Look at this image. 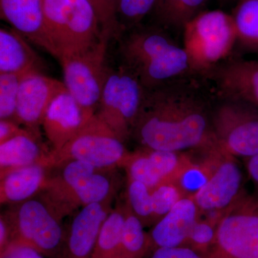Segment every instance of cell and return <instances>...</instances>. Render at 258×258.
Wrapping results in <instances>:
<instances>
[{
  "instance_id": "cell-26",
  "label": "cell",
  "mask_w": 258,
  "mask_h": 258,
  "mask_svg": "<svg viewBox=\"0 0 258 258\" xmlns=\"http://www.w3.org/2000/svg\"><path fill=\"white\" fill-rule=\"evenodd\" d=\"M125 203L144 227L154 225L152 190L147 185L127 177Z\"/></svg>"
},
{
  "instance_id": "cell-12",
  "label": "cell",
  "mask_w": 258,
  "mask_h": 258,
  "mask_svg": "<svg viewBox=\"0 0 258 258\" xmlns=\"http://www.w3.org/2000/svg\"><path fill=\"white\" fill-rule=\"evenodd\" d=\"M247 195L236 157L222 150L211 177L193 198L202 216L225 212Z\"/></svg>"
},
{
  "instance_id": "cell-4",
  "label": "cell",
  "mask_w": 258,
  "mask_h": 258,
  "mask_svg": "<svg viewBox=\"0 0 258 258\" xmlns=\"http://www.w3.org/2000/svg\"><path fill=\"white\" fill-rule=\"evenodd\" d=\"M182 32L183 47L193 70L203 78L229 59L237 44L233 18L222 10H204Z\"/></svg>"
},
{
  "instance_id": "cell-15",
  "label": "cell",
  "mask_w": 258,
  "mask_h": 258,
  "mask_svg": "<svg viewBox=\"0 0 258 258\" xmlns=\"http://www.w3.org/2000/svg\"><path fill=\"white\" fill-rule=\"evenodd\" d=\"M114 199L86 205L74 217L58 258H91L103 222Z\"/></svg>"
},
{
  "instance_id": "cell-10",
  "label": "cell",
  "mask_w": 258,
  "mask_h": 258,
  "mask_svg": "<svg viewBox=\"0 0 258 258\" xmlns=\"http://www.w3.org/2000/svg\"><path fill=\"white\" fill-rule=\"evenodd\" d=\"M206 258H258V202L247 195L224 214Z\"/></svg>"
},
{
  "instance_id": "cell-25",
  "label": "cell",
  "mask_w": 258,
  "mask_h": 258,
  "mask_svg": "<svg viewBox=\"0 0 258 258\" xmlns=\"http://www.w3.org/2000/svg\"><path fill=\"white\" fill-rule=\"evenodd\" d=\"M125 201V222L122 236L120 258H145L152 253L149 232Z\"/></svg>"
},
{
  "instance_id": "cell-37",
  "label": "cell",
  "mask_w": 258,
  "mask_h": 258,
  "mask_svg": "<svg viewBox=\"0 0 258 258\" xmlns=\"http://www.w3.org/2000/svg\"><path fill=\"white\" fill-rule=\"evenodd\" d=\"M245 159L247 160L246 167L247 174L254 186V195L252 196L258 202V153L255 155Z\"/></svg>"
},
{
  "instance_id": "cell-21",
  "label": "cell",
  "mask_w": 258,
  "mask_h": 258,
  "mask_svg": "<svg viewBox=\"0 0 258 258\" xmlns=\"http://www.w3.org/2000/svg\"><path fill=\"white\" fill-rule=\"evenodd\" d=\"M41 135L29 132L0 144V176L10 171L42 163L50 153Z\"/></svg>"
},
{
  "instance_id": "cell-17",
  "label": "cell",
  "mask_w": 258,
  "mask_h": 258,
  "mask_svg": "<svg viewBox=\"0 0 258 258\" xmlns=\"http://www.w3.org/2000/svg\"><path fill=\"white\" fill-rule=\"evenodd\" d=\"M200 217L193 198L181 199L149 232L152 252L160 247H186L194 226Z\"/></svg>"
},
{
  "instance_id": "cell-18",
  "label": "cell",
  "mask_w": 258,
  "mask_h": 258,
  "mask_svg": "<svg viewBox=\"0 0 258 258\" xmlns=\"http://www.w3.org/2000/svg\"><path fill=\"white\" fill-rule=\"evenodd\" d=\"M0 15L3 20L27 40L51 55L43 0H0Z\"/></svg>"
},
{
  "instance_id": "cell-34",
  "label": "cell",
  "mask_w": 258,
  "mask_h": 258,
  "mask_svg": "<svg viewBox=\"0 0 258 258\" xmlns=\"http://www.w3.org/2000/svg\"><path fill=\"white\" fill-rule=\"evenodd\" d=\"M29 132H32L25 127H22L14 120H0V144Z\"/></svg>"
},
{
  "instance_id": "cell-30",
  "label": "cell",
  "mask_w": 258,
  "mask_h": 258,
  "mask_svg": "<svg viewBox=\"0 0 258 258\" xmlns=\"http://www.w3.org/2000/svg\"><path fill=\"white\" fill-rule=\"evenodd\" d=\"M26 75L0 74V120L15 121L20 84Z\"/></svg>"
},
{
  "instance_id": "cell-16",
  "label": "cell",
  "mask_w": 258,
  "mask_h": 258,
  "mask_svg": "<svg viewBox=\"0 0 258 258\" xmlns=\"http://www.w3.org/2000/svg\"><path fill=\"white\" fill-rule=\"evenodd\" d=\"M93 114L86 111L67 90L57 95L42 123L51 150L63 147Z\"/></svg>"
},
{
  "instance_id": "cell-2",
  "label": "cell",
  "mask_w": 258,
  "mask_h": 258,
  "mask_svg": "<svg viewBox=\"0 0 258 258\" xmlns=\"http://www.w3.org/2000/svg\"><path fill=\"white\" fill-rule=\"evenodd\" d=\"M120 52L122 64L138 78L146 89L198 76L183 45L159 25H139L130 30L120 42Z\"/></svg>"
},
{
  "instance_id": "cell-3",
  "label": "cell",
  "mask_w": 258,
  "mask_h": 258,
  "mask_svg": "<svg viewBox=\"0 0 258 258\" xmlns=\"http://www.w3.org/2000/svg\"><path fill=\"white\" fill-rule=\"evenodd\" d=\"M43 8L51 55L58 60L87 50L101 36L88 0H43Z\"/></svg>"
},
{
  "instance_id": "cell-32",
  "label": "cell",
  "mask_w": 258,
  "mask_h": 258,
  "mask_svg": "<svg viewBox=\"0 0 258 258\" xmlns=\"http://www.w3.org/2000/svg\"><path fill=\"white\" fill-rule=\"evenodd\" d=\"M96 12L102 31H108L113 35L119 34L116 15L115 0H88Z\"/></svg>"
},
{
  "instance_id": "cell-11",
  "label": "cell",
  "mask_w": 258,
  "mask_h": 258,
  "mask_svg": "<svg viewBox=\"0 0 258 258\" xmlns=\"http://www.w3.org/2000/svg\"><path fill=\"white\" fill-rule=\"evenodd\" d=\"M115 169H96L69 183L49 176L40 195L62 219L81 207L115 199L119 189Z\"/></svg>"
},
{
  "instance_id": "cell-14",
  "label": "cell",
  "mask_w": 258,
  "mask_h": 258,
  "mask_svg": "<svg viewBox=\"0 0 258 258\" xmlns=\"http://www.w3.org/2000/svg\"><path fill=\"white\" fill-rule=\"evenodd\" d=\"M216 89L217 96L240 99L258 108V57L227 59L207 76Z\"/></svg>"
},
{
  "instance_id": "cell-31",
  "label": "cell",
  "mask_w": 258,
  "mask_h": 258,
  "mask_svg": "<svg viewBox=\"0 0 258 258\" xmlns=\"http://www.w3.org/2000/svg\"><path fill=\"white\" fill-rule=\"evenodd\" d=\"M184 198V194L172 181H164L152 189L154 225Z\"/></svg>"
},
{
  "instance_id": "cell-6",
  "label": "cell",
  "mask_w": 258,
  "mask_h": 258,
  "mask_svg": "<svg viewBox=\"0 0 258 258\" xmlns=\"http://www.w3.org/2000/svg\"><path fill=\"white\" fill-rule=\"evenodd\" d=\"M129 153L125 142L95 113L63 147L50 150L44 164L51 169L76 160L98 169H114L123 166Z\"/></svg>"
},
{
  "instance_id": "cell-5",
  "label": "cell",
  "mask_w": 258,
  "mask_h": 258,
  "mask_svg": "<svg viewBox=\"0 0 258 258\" xmlns=\"http://www.w3.org/2000/svg\"><path fill=\"white\" fill-rule=\"evenodd\" d=\"M13 206L2 213L11 230L10 247L26 246L47 258L60 257L66 232L61 223L62 217L52 205L39 194Z\"/></svg>"
},
{
  "instance_id": "cell-33",
  "label": "cell",
  "mask_w": 258,
  "mask_h": 258,
  "mask_svg": "<svg viewBox=\"0 0 258 258\" xmlns=\"http://www.w3.org/2000/svg\"><path fill=\"white\" fill-rule=\"evenodd\" d=\"M149 258H206L187 247H160L154 249Z\"/></svg>"
},
{
  "instance_id": "cell-22",
  "label": "cell",
  "mask_w": 258,
  "mask_h": 258,
  "mask_svg": "<svg viewBox=\"0 0 258 258\" xmlns=\"http://www.w3.org/2000/svg\"><path fill=\"white\" fill-rule=\"evenodd\" d=\"M209 0H157L153 13L159 26L182 31L185 25L204 11Z\"/></svg>"
},
{
  "instance_id": "cell-28",
  "label": "cell",
  "mask_w": 258,
  "mask_h": 258,
  "mask_svg": "<svg viewBox=\"0 0 258 258\" xmlns=\"http://www.w3.org/2000/svg\"><path fill=\"white\" fill-rule=\"evenodd\" d=\"M122 167L126 171L127 177L143 183L151 190L163 183L144 148L129 153Z\"/></svg>"
},
{
  "instance_id": "cell-1",
  "label": "cell",
  "mask_w": 258,
  "mask_h": 258,
  "mask_svg": "<svg viewBox=\"0 0 258 258\" xmlns=\"http://www.w3.org/2000/svg\"><path fill=\"white\" fill-rule=\"evenodd\" d=\"M195 80H175L147 89L132 135L141 148L184 152L217 145L214 105Z\"/></svg>"
},
{
  "instance_id": "cell-24",
  "label": "cell",
  "mask_w": 258,
  "mask_h": 258,
  "mask_svg": "<svg viewBox=\"0 0 258 258\" xmlns=\"http://www.w3.org/2000/svg\"><path fill=\"white\" fill-rule=\"evenodd\" d=\"M125 202L115 205L103 222L91 258H120Z\"/></svg>"
},
{
  "instance_id": "cell-36",
  "label": "cell",
  "mask_w": 258,
  "mask_h": 258,
  "mask_svg": "<svg viewBox=\"0 0 258 258\" xmlns=\"http://www.w3.org/2000/svg\"><path fill=\"white\" fill-rule=\"evenodd\" d=\"M11 230L4 215L0 216V255L4 254L11 244Z\"/></svg>"
},
{
  "instance_id": "cell-8",
  "label": "cell",
  "mask_w": 258,
  "mask_h": 258,
  "mask_svg": "<svg viewBox=\"0 0 258 258\" xmlns=\"http://www.w3.org/2000/svg\"><path fill=\"white\" fill-rule=\"evenodd\" d=\"M112 35L102 31L98 41L87 50L59 60L66 90L92 114L98 109L108 74L106 53Z\"/></svg>"
},
{
  "instance_id": "cell-23",
  "label": "cell",
  "mask_w": 258,
  "mask_h": 258,
  "mask_svg": "<svg viewBox=\"0 0 258 258\" xmlns=\"http://www.w3.org/2000/svg\"><path fill=\"white\" fill-rule=\"evenodd\" d=\"M232 17L237 44L244 53L258 55V0H237Z\"/></svg>"
},
{
  "instance_id": "cell-13",
  "label": "cell",
  "mask_w": 258,
  "mask_h": 258,
  "mask_svg": "<svg viewBox=\"0 0 258 258\" xmlns=\"http://www.w3.org/2000/svg\"><path fill=\"white\" fill-rule=\"evenodd\" d=\"M66 90L63 82L42 72L27 74L20 84L15 122L40 135V127L47 108Z\"/></svg>"
},
{
  "instance_id": "cell-19",
  "label": "cell",
  "mask_w": 258,
  "mask_h": 258,
  "mask_svg": "<svg viewBox=\"0 0 258 258\" xmlns=\"http://www.w3.org/2000/svg\"><path fill=\"white\" fill-rule=\"evenodd\" d=\"M49 170L45 164L37 163L0 176V203L18 205L35 198L46 186Z\"/></svg>"
},
{
  "instance_id": "cell-29",
  "label": "cell",
  "mask_w": 258,
  "mask_h": 258,
  "mask_svg": "<svg viewBox=\"0 0 258 258\" xmlns=\"http://www.w3.org/2000/svg\"><path fill=\"white\" fill-rule=\"evenodd\" d=\"M226 211L207 215L203 219L200 217L194 226L186 247L205 255L215 242L217 227Z\"/></svg>"
},
{
  "instance_id": "cell-9",
  "label": "cell",
  "mask_w": 258,
  "mask_h": 258,
  "mask_svg": "<svg viewBox=\"0 0 258 258\" xmlns=\"http://www.w3.org/2000/svg\"><path fill=\"white\" fill-rule=\"evenodd\" d=\"M212 132L217 145L235 157L258 153V108L240 99L220 98L214 105Z\"/></svg>"
},
{
  "instance_id": "cell-35",
  "label": "cell",
  "mask_w": 258,
  "mask_h": 258,
  "mask_svg": "<svg viewBox=\"0 0 258 258\" xmlns=\"http://www.w3.org/2000/svg\"><path fill=\"white\" fill-rule=\"evenodd\" d=\"M0 258H47L35 249L26 246H11Z\"/></svg>"
},
{
  "instance_id": "cell-20",
  "label": "cell",
  "mask_w": 258,
  "mask_h": 258,
  "mask_svg": "<svg viewBox=\"0 0 258 258\" xmlns=\"http://www.w3.org/2000/svg\"><path fill=\"white\" fill-rule=\"evenodd\" d=\"M43 62L23 35L13 28L0 30V74L42 72Z\"/></svg>"
},
{
  "instance_id": "cell-27",
  "label": "cell",
  "mask_w": 258,
  "mask_h": 258,
  "mask_svg": "<svg viewBox=\"0 0 258 258\" xmlns=\"http://www.w3.org/2000/svg\"><path fill=\"white\" fill-rule=\"evenodd\" d=\"M157 0H115V15L119 33L141 25L142 20L154 11Z\"/></svg>"
},
{
  "instance_id": "cell-7",
  "label": "cell",
  "mask_w": 258,
  "mask_h": 258,
  "mask_svg": "<svg viewBox=\"0 0 258 258\" xmlns=\"http://www.w3.org/2000/svg\"><path fill=\"white\" fill-rule=\"evenodd\" d=\"M146 92L138 78L123 64L108 69L96 113L125 143L132 138Z\"/></svg>"
}]
</instances>
